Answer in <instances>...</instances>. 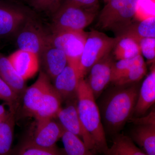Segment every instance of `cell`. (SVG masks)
<instances>
[{
    "label": "cell",
    "instance_id": "7402d4cb",
    "mask_svg": "<svg viewBox=\"0 0 155 155\" xmlns=\"http://www.w3.org/2000/svg\"><path fill=\"white\" fill-rule=\"evenodd\" d=\"M14 115L15 113L11 112L8 118L0 123V155H12L15 123Z\"/></svg>",
    "mask_w": 155,
    "mask_h": 155
},
{
    "label": "cell",
    "instance_id": "484cf974",
    "mask_svg": "<svg viewBox=\"0 0 155 155\" xmlns=\"http://www.w3.org/2000/svg\"><path fill=\"white\" fill-rule=\"evenodd\" d=\"M14 155H61L56 147H42L34 144L29 139L23 142Z\"/></svg>",
    "mask_w": 155,
    "mask_h": 155
},
{
    "label": "cell",
    "instance_id": "e0dca14e",
    "mask_svg": "<svg viewBox=\"0 0 155 155\" xmlns=\"http://www.w3.org/2000/svg\"><path fill=\"white\" fill-rule=\"evenodd\" d=\"M49 77L54 79L68 64L67 56L64 52L48 45L40 56Z\"/></svg>",
    "mask_w": 155,
    "mask_h": 155
},
{
    "label": "cell",
    "instance_id": "83f0119b",
    "mask_svg": "<svg viewBox=\"0 0 155 155\" xmlns=\"http://www.w3.org/2000/svg\"><path fill=\"white\" fill-rule=\"evenodd\" d=\"M0 96L10 107V112L15 113L17 108L19 96L0 76Z\"/></svg>",
    "mask_w": 155,
    "mask_h": 155
},
{
    "label": "cell",
    "instance_id": "5bb4252c",
    "mask_svg": "<svg viewBox=\"0 0 155 155\" xmlns=\"http://www.w3.org/2000/svg\"><path fill=\"white\" fill-rule=\"evenodd\" d=\"M8 58L17 74L25 81L33 77L39 69V56L37 54L19 49Z\"/></svg>",
    "mask_w": 155,
    "mask_h": 155
},
{
    "label": "cell",
    "instance_id": "ba28073f",
    "mask_svg": "<svg viewBox=\"0 0 155 155\" xmlns=\"http://www.w3.org/2000/svg\"><path fill=\"white\" fill-rule=\"evenodd\" d=\"M75 100L67 101V105L61 108L57 118L65 130L77 136L90 150L96 151L97 149L94 140L82 125L79 118L78 112L77 100Z\"/></svg>",
    "mask_w": 155,
    "mask_h": 155
},
{
    "label": "cell",
    "instance_id": "5b68a950",
    "mask_svg": "<svg viewBox=\"0 0 155 155\" xmlns=\"http://www.w3.org/2000/svg\"><path fill=\"white\" fill-rule=\"evenodd\" d=\"M97 14V12L81 8L64 2L53 15L52 32L60 31H83L93 22Z\"/></svg>",
    "mask_w": 155,
    "mask_h": 155
},
{
    "label": "cell",
    "instance_id": "277c9868",
    "mask_svg": "<svg viewBox=\"0 0 155 155\" xmlns=\"http://www.w3.org/2000/svg\"><path fill=\"white\" fill-rule=\"evenodd\" d=\"M116 40V37H110L97 31L87 32L79 64V73L81 78L94 64L111 54Z\"/></svg>",
    "mask_w": 155,
    "mask_h": 155
},
{
    "label": "cell",
    "instance_id": "d6a6232c",
    "mask_svg": "<svg viewBox=\"0 0 155 155\" xmlns=\"http://www.w3.org/2000/svg\"><path fill=\"white\" fill-rule=\"evenodd\" d=\"M11 112L6 110L4 105L0 104V123L5 121L8 118Z\"/></svg>",
    "mask_w": 155,
    "mask_h": 155
},
{
    "label": "cell",
    "instance_id": "836d02e7",
    "mask_svg": "<svg viewBox=\"0 0 155 155\" xmlns=\"http://www.w3.org/2000/svg\"><path fill=\"white\" fill-rule=\"evenodd\" d=\"M109 0H104V2L105 3L107 2Z\"/></svg>",
    "mask_w": 155,
    "mask_h": 155
},
{
    "label": "cell",
    "instance_id": "8fae6325",
    "mask_svg": "<svg viewBox=\"0 0 155 155\" xmlns=\"http://www.w3.org/2000/svg\"><path fill=\"white\" fill-rule=\"evenodd\" d=\"M65 129L54 119L37 121V127L32 138L28 139L34 144L42 147L51 148L61 138Z\"/></svg>",
    "mask_w": 155,
    "mask_h": 155
},
{
    "label": "cell",
    "instance_id": "ffe728a7",
    "mask_svg": "<svg viewBox=\"0 0 155 155\" xmlns=\"http://www.w3.org/2000/svg\"><path fill=\"white\" fill-rule=\"evenodd\" d=\"M121 35L130 37L137 41L142 38H155V16L132 22L117 36Z\"/></svg>",
    "mask_w": 155,
    "mask_h": 155
},
{
    "label": "cell",
    "instance_id": "f1b7e54d",
    "mask_svg": "<svg viewBox=\"0 0 155 155\" xmlns=\"http://www.w3.org/2000/svg\"><path fill=\"white\" fill-rule=\"evenodd\" d=\"M28 2L37 11L53 15L64 2L63 0H28Z\"/></svg>",
    "mask_w": 155,
    "mask_h": 155
},
{
    "label": "cell",
    "instance_id": "3957f363",
    "mask_svg": "<svg viewBox=\"0 0 155 155\" xmlns=\"http://www.w3.org/2000/svg\"><path fill=\"white\" fill-rule=\"evenodd\" d=\"M137 0H109L101 11L97 25L113 31L116 37L130 25L136 17Z\"/></svg>",
    "mask_w": 155,
    "mask_h": 155
},
{
    "label": "cell",
    "instance_id": "cb8c5ba5",
    "mask_svg": "<svg viewBox=\"0 0 155 155\" xmlns=\"http://www.w3.org/2000/svg\"><path fill=\"white\" fill-rule=\"evenodd\" d=\"M66 155H94L80 138L65 130L62 137Z\"/></svg>",
    "mask_w": 155,
    "mask_h": 155
},
{
    "label": "cell",
    "instance_id": "e575fe53",
    "mask_svg": "<svg viewBox=\"0 0 155 155\" xmlns=\"http://www.w3.org/2000/svg\"><path fill=\"white\" fill-rule=\"evenodd\" d=\"M6 1V0H0V1Z\"/></svg>",
    "mask_w": 155,
    "mask_h": 155
},
{
    "label": "cell",
    "instance_id": "7a4b0ae2",
    "mask_svg": "<svg viewBox=\"0 0 155 155\" xmlns=\"http://www.w3.org/2000/svg\"><path fill=\"white\" fill-rule=\"evenodd\" d=\"M95 99L86 80L81 79L77 90L78 116L82 125L93 139L97 150L107 154L109 147Z\"/></svg>",
    "mask_w": 155,
    "mask_h": 155
},
{
    "label": "cell",
    "instance_id": "2e32d148",
    "mask_svg": "<svg viewBox=\"0 0 155 155\" xmlns=\"http://www.w3.org/2000/svg\"><path fill=\"white\" fill-rule=\"evenodd\" d=\"M155 102V68L154 65L139 90L134 114L137 117L144 115Z\"/></svg>",
    "mask_w": 155,
    "mask_h": 155
},
{
    "label": "cell",
    "instance_id": "1f68e13d",
    "mask_svg": "<svg viewBox=\"0 0 155 155\" xmlns=\"http://www.w3.org/2000/svg\"><path fill=\"white\" fill-rule=\"evenodd\" d=\"M64 2L81 8L94 12H97L99 7L98 0H65Z\"/></svg>",
    "mask_w": 155,
    "mask_h": 155
},
{
    "label": "cell",
    "instance_id": "44dd1931",
    "mask_svg": "<svg viewBox=\"0 0 155 155\" xmlns=\"http://www.w3.org/2000/svg\"><path fill=\"white\" fill-rule=\"evenodd\" d=\"M116 38L117 40L112 52L116 61L131 59L141 54L138 42L134 38L125 35Z\"/></svg>",
    "mask_w": 155,
    "mask_h": 155
},
{
    "label": "cell",
    "instance_id": "f546056e",
    "mask_svg": "<svg viewBox=\"0 0 155 155\" xmlns=\"http://www.w3.org/2000/svg\"><path fill=\"white\" fill-rule=\"evenodd\" d=\"M155 16V0H137L136 19L143 20Z\"/></svg>",
    "mask_w": 155,
    "mask_h": 155
},
{
    "label": "cell",
    "instance_id": "603a6c76",
    "mask_svg": "<svg viewBox=\"0 0 155 155\" xmlns=\"http://www.w3.org/2000/svg\"><path fill=\"white\" fill-rule=\"evenodd\" d=\"M107 155H147L136 146L131 138L120 134L116 137Z\"/></svg>",
    "mask_w": 155,
    "mask_h": 155
},
{
    "label": "cell",
    "instance_id": "4316f807",
    "mask_svg": "<svg viewBox=\"0 0 155 155\" xmlns=\"http://www.w3.org/2000/svg\"><path fill=\"white\" fill-rule=\"evenodd\" d=\"M147 71L146 64L134 67L119 78L114 83L117 86H121L136 83L146 75Z\"/></svg>",
    "mask_w": 155,
    "mask_h": 155
},
{
    "label": "cell",
    "instance_id": "8992f818",
    "mask_svg": "<svg viewBox=\"0 0 155 155\" xmlns=\"http://www.w3.org/2000/svg\"><path fill=\"white\" fill-rule=\"evenodd\" d=\"M87 36V32L84 31H54L48 35V45L63 51L67 56L68 64L75 68L79 73L81 57Z\"/></svg>",
    "mask_w": 155,
    "mask_h": 155
},
{
    "label": "cell",
    "instance_id": "d6986e66",
    "mask_svg": "<svg viewBox=\"0 0 155 155\" xmlns=\"http://www.w3.org/2000/svg\"><path fill=\"white\" fill-rule=\"evenodd\" d=\"M0 76L18 95L23 94L25 81L17 73L8 58L0 53Z\"/></svg>",
    "mask_w": 155,
    "mask_h": 155
},
{
    "label": "cell",
    "instance_id": "30bf717a",
    "mask_svg": "<svg viewBox=\"0 0 155 155\" xmlns=\"http://www.w3.org/2000/svg\"><path fill=\"white\" fill-rule=\"evenodd\" d=\"M33 17L28 19L19 31L17 44L19 49L40 56L48 45V36L41 28L33 24Z\"/></svg>",
    "mask_w": 155,
    "mask_h": 155
},
{
    "label": "cell",
    "instance_id": "7c38bea8",
    "mask_svg": "<svg viewBox=\"0 0 155 155\" xmlns=\"http://www.w3.org/2000/svg\"><path fill=\"white\" fill-rule=\"evenodd\" d=\"M114 62L110 54L98 61L91 68L88 80L86 81L95 98L99 96L111 82Z\"/></svg>",
    "mask_w": 155,
    "mask_h": 155
},
{
    "label": "cell",
    "instance_id": "52a82bcc",
    "mask_svg": "<svg viewBox=\"0 0 155 155\" xmlns=\"http://www.w3.org/2000/svg\"><path fill=\"white\" fill-rule=\"evenodd\" d=\"M10 1H0V38L17 33L33 17L32 12L29 9Z\"/></svg>",
    "mask_w": 155,
    "mask_h": 155
},
{
    "label": "cell",
    "instance_id": "9c48e42d",
    "mask_svg": "<svg viewBox=\"0 0 155 155\" xmlns=\"http://www.w3.org/2000/svg\"><path fill=\"white\" fill-rule=\"evenodd\" d=\"M131 120L134 126L131 130L130 138L141 147L147 155H155V110L145 117Z\"/></svg>",
    "mask_w": 155,
    "mask_h": 155
},
{
    "label": "cell",
    "instance_id": "9a60e30c",
    "mask_svg": "<svg viewBox=\"0 0 155 155\" xmlns=\"http://www.w3.org/2000/svg\"><path fill=\"white\" fill-rule=\"evenodd\" d=\"M81 79L77 69L67 64L54 78L56 90L63 101H69L77 97V90L79 81Z\"/></svg>",
    "mask_w": 155,
    "mask_h": 155
},
{
    "label": "cell",
    "instance_id": "d4e9b609",
    "mask_svg": "<svg viewBox=\"0 0 155 155\" xmlns=\"http://www.w3.org/2000/svg\"><path fill=\"white\" fill-rule=\"evenodd\" d=\"M145 64L144 59L141 54L131 59H124L114 62L112 67L111 82L114 83L130 69Z\"/></svg>",
    "mask_w": 155,
    "mask_h": 155
},
{
    "label": "cell",
    "instance_id": "d590c367",
    "mask_svg": "<svg viewBox=\"0 0 155 155\" xmlns=\"http://www.w3.org/2000/svg\"><path fill=\"white\" fill-rule=\"evenodd\" d=\"M0 100H1V97L0 96Z\"/></svg>",
    "mask_w": 155,
    "mask_h": 155
},
{
    "label": "cell",
    "instance_id": "4dcf8cb0",
    "mask_svg": "<svg viewBox=\"0 0 155 155\" xmlns=\"http://www.w3.org/2000/svg\"><path fill=\"white\" fill-rule=\"evenodd\" d=\"M140 52L150 62L154 61L155 58V38H142L137 41Z\"/></svg>",
    "mask_w": 155,
    "mask_h": 155
},
{
    "label": "cell",
    "instance_id": "4fadbf2b",
    "mask_svg": "<svg viewBox=\"0 0 155 155\" xmlns=\"http://www.w3.org/2000/svg\"><path fill=\"white\" fill-rule=\"evenodd\" d=\"M49 77L41 72L35 83L26 88L23 94V109L27 116H34L42 99L51 85Z\"/></svg>",
    "mask_w": 155,
    "mask_h": 155
},
{
    "label": "cell",
    "instance_id": "6da1fadb",
    "mask_svg": "<svg viewBox=\"0 0 155 155\" xmlns=\"http://www.w3.org/2000/svg\"><path fill=\"white\" fill-rule=\"evenodd\" d=\"M119 87L107 97L103 106L104 122L109 131L112 132L121 130L130 119L139 91L136 83Z\"/></svg>",
    "mask_w": 155,
    "mask_h": 155
},
{
    "label": "cell",
    "instance_id": "ac0fdd59",
    "mask_svg": "<svg viewBox=\"0 0 155 155\" xmlns=\"http://www.w3.org/2000/svg\"><path fill=\"white\" fill-rule=\"evenodd\" d=\"M62 101L61 96L51 84L46 91L34 117L36 121L57 118L58 113L62 108Z\"/></svg>",
    "mask_w": 155,
    "mask_h": 155
}]
</instances>
